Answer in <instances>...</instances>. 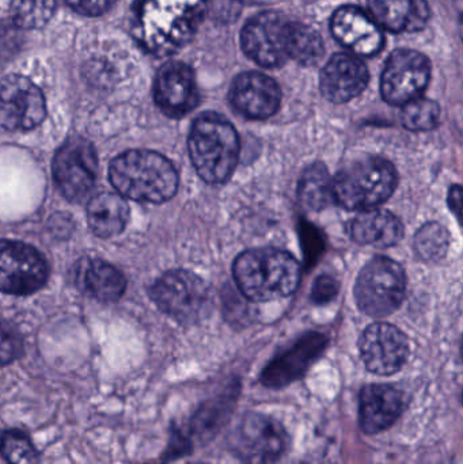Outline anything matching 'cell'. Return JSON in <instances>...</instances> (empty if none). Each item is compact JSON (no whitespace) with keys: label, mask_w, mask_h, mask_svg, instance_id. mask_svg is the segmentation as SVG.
<instances>
[{"label":"cell","mask_w":463,"mask_h":464,"mask_svg":"<svg viewBox=\"0 0 463 464\" xmlns=\"http://www.w3.org/2000/svg\"><path fill=\"white\" fill-rule=\"evenodd\" d=\"M206 0H140L141 44L157 56H170L192 41L206 15Z\"/></svg>","instance_id":"obj_1"},{"label":"cell","mask_w":463,"mask_h":464,"mask_svg":"<svg viewBox=\"0 0 463 464\" xmlns=\"http://www.w3.org/2000/svg\"><path fill=\"white\" fill-rule=\"evenodd\" d=\"M109 179L122 198L141 203H165L178 189V174L173 163L150 150H130L114 158Z\"/></svg>","instance_id":"obj_2"},{"label":"cell","mask_w":463,"mask_h":464,"mask_svg":"<svg viewBox=\"0 0 463 464\" xmlns=\"http://www.w3.org/2000/svg\"><path fill=\"white\" fill-rule=\"evenodd\" d=\"M234 280L253 302L290 296L301 281V266L287 251L264 247L245 251L234 262Z\"/></svg>","instance_id":"obj_3"},{"label":"cell","mask_w":463,"mask_h":464,"mask_svg":"<svg viewBox=\"0 0 463 464\" xmlns=\"http://www.w3.org/2000/svg\"><path fill=\"white\" fill-rule=\"evenodd\" d=\"M189 154L198 176L208 184H222L236 170L239 158V138L225 117L204 113L189 133Z\"/></svg>","instance_id":"obj_4"},{"label":"cell","mask_w":463,"mask_h":464,"mask_svg":"<svg viewBox=\"0 0 463 464\" xmlns=\"http://www.w3.org/2000/svg\"><path fill=\"white\" fill-rule=\"evenodd\" d=\"M397 187L394 166L383 158H366L342 169L333 179L334 201L348 211H371Z\"/></svg>","instance_id":"obj_5"},{"label":"cell","mask_w":463,"mask_h":464,"mask_svg":"<svg viewBox=\"0 0 463 464\" xmlns=\"http://www.w3.org/2000/svg\"><path fill=\"white\" fill-rule=\"evenodd\" d=\"M407 292V276L401 265L386 256L371 259L362 269L355 299L367 315L383 318L401 305Z\"/></svg>","instance_id":"obj_6"},{"label":"cell","mask_w":463,"mask_h":464,"mask_svg":"<svg viewBox=\"0 0 463 464\" xmlns=\"http://www.w3.org/2000/svg\"><path fill=\"white\" fill-rule=\"evenodd\" d=\"M287 430L268 414L249 411L231 433L228 446L244 464H277L288 449Z\"/></svg>","instance_id":"obj_7"},{"label":"cell","mask_w":463,"mask_h":464,"mask_svg":"<svg viewBox=\"0 0 463 464\" xmlns=\"http://www.w3.org/2000/svg\"><path fill=\"white\" fill-rule=\"evenodd\" d=\"M151 299L163 313L181 324H195L203 318L211 302L207 284L184 269L160 276L151 286Z\"/></svg>","instance_id":"obj_8"},{"label":"cell","mask_w":463,"mask_h":464,"mask_svg":"<svg viewBox=\"0 0 463 464\" xmlns=\"http://www.w3.org/2000/svg\"><path fill=\"white\" fill-rule=\"evenodd\" d=\"M98 158L94 146L86 139L70 138L53 158V179L67 200L81 203L94 189Z\"/></svg>","instance_id":"obj_9"},{"label":"cell","mask_w":463,"mask_h":464,"mask_svg":"<svg viewBox=\"0 0 463 464\" xmlns=\"http://www.w3.org/2000/svg\"><path fill=\"white\" fill-rule=\"evenodd\" d=\"M431 79V63L420 52L399 49L386 63L381 92L391 105L404 106L421 97Z\"/></svg>","instance_id":"obj_10"},{"label":"cell","mask_w":463,"mask_h":464,"mask_svg":"<svg viewBox=\"0 0 463 464\" xmlns=\"http://www.w3.org/2000/svg\"><path fill=\"white\" fill-rule=\"evenodd\" d=\"M290 27L291 21L283 14L274 11L258 14L242 30V48L257 64L269 68L279 67L290 59Z\"/></svg>","instance_id":"obj_11"},{"label":"cell","mask_w":463,"mask_h":464,"mask_svg":"<svg viewBox=\"0 0 463 464\" xmlns=\"http://www.w3.org/2000/svg\"><path fill=\"white\" fill-rule=\"evenodd\" d=\"M48 280L45 258L26 243L3 240L0 286L5 294L26 296L43 288Z\"/></svg>","instance_id":"obj_12"},{"label":"cell","mask_w":463,"mask_h":464,"mask_svg":"<svg viewBox=\"0 0 463 464\" xmlns=\"http://www.w3.org/2000/svg\"><path fill=\"white\" fill-rule=\"evenodd\" d=\"M46 116L43 92L24 76L8 75L2 82L0 121L5 130H30Z\"/></svg>","instance_id":"obj_13"},{"label":"cell","mask_w":463,"mask_h":464,"mask_svg":"<svg viewBox=\"0 0 463 464\" xmlns=\"http://www.w3.org/2000/svg\"><path fill=\"white\" fill-rule=\"evenodd\" d=\"M359 346L367 370L380 376L399 372L410 356V343L404 333L385 322L367 327Z\"/></svg>","instance_id":"obj_14"},{"label":"cell","mask_w":463,"mask_h":464,"mask_svg":"<svg viewBox=\"0 0 463 464\" xmlns=\"http://www.w3.org/2000/svg\"><path fill=\"white\" fill-rule=\"evenodd\" d=\"M154 98L166 116L179 119L190 113L200 100L192 68L179 62L163 65L155 78Z\"/></svg>","instance_id":"obj_15"},{"label":"cell","mask_w":463,"mask_h":464,"mask_svg":"<svg viewBox=\"0 0 463 464\" xmlns=\"http://www.w3.org/2000/svg\"><path fill=\"white\" fill-rule=\"evenodd\" d=\"M328 340L320 333H309L291 348L277 354L261 372L260 382L268 389L290 386L307 372L313 362L323 354Z\"/></svg>","instance_id":"obj_16"},{"label":"cell","mask_w":463,"mask_h":464,"mask_svg":"<svg viewBox=\"0 0 463 464\" xmlns=\"http://www.w3.org/2000/svg\"><path fill=\"white\" fill-rule=\"evenodd\" d=\"M334 38L356 56L370 57L383 46L380 24L361 8L344 5L333 14L331 22Z\"/></svg>","instance_id":"obj_17"},{"label":"cell","mask_w":463,"mask_h":464,"mask_svg":"<svg viewBox=\"0 0 463 464\" xmlns=\"http://www.w3.org/2000/svg\"><path fill=\"white\" fill-rule=\"evenodd\" d=\"M234 108L252 120H266L280 108L282 92L274 79L260 72H246L234 82L230 92Z\"/></svg>","instance_id":"obj_18"},{"label":"cell","mask_w":463,"mask_h":464,"mask_svg":"<svg viewBox=\"0 0 463 464\" xmlns=\"http://www.w3.org/2000/svg\"><path fill=\"white\" fill-rule=\"evenodd\" d=\"M321 92L333 103L359 97L369 84V70L356 54L337 53L321 72Z\"/></svg>","instance_id":"obj_19"},{"label":"cell","mask_w":463,"mask_h":464,"mask_svg":"<svg viewBox=\"0 0 463 464\" xmlns=\"http://www.w3.org/2000/svg\"><path fill=\"white\" fill-rule=\"evenodd\" d=\"M407 398L389 384H370L362 390L361 427L367 435L389 430L404 413Z\"/></svg>","instance_id":"obj_20"},{"label":"cell","mask_w":463,"mask_h":464,"mask_svg":"<svg viewBox=\"0 0 463 464\" xmlns=\"http://www.w3.org/2000/svg\"><path fill=\"white\" fill-rule=\"evenodd\" d=\"M370 14L391 33H415L426 29L431 8L426 0H369Z\"/></svg>","instance_id":"obj_21"},{"label":"cell","mask_w":463,"mask_h":464,"mask_svg":"<svg viewBox=\"0 0 463 464\" xmlns=\"http://www.w3.org/2000/svg\"><path fill=\"white\" fill-rule=\"evenodd\" d=\"M350 235L359 245L388 248L402 239L404 226L391 212L371 209L362 212L351 222Z\"/></svg>","instance_id":"obj_22"},{"label":"cell","mask_w":463,"mask_h":464,"mask_svg":"<svg viewBox=\"0 0 463 464\" xmlns=\"http://www.w3.org/2000/svg\"><path fill=\"white\" fill-rule=\"evenodd\" d=\"M130 219V208L121 195L103 192L94 196L87 206V222L98 237L120 234Z\"/></svg>","instance_id":"obj_23"},{"label":"cell","mask_w":463,"mask_h":464,"mask_svg":"<svg viewBox=\"0 0 463 464\" xmlns=\"http://www.w3.org/2000/svg\"><path fill=\"white\" fill-rule=\"evenodd\" d=\"M79 278L87 294L100 302L119 300L127 289L124 275L102 259L84 261L79 270Z\"/></svg>","instance_id":"obj_24"},{"label":"cell","mask_w":463,"mask_h":464,"mask_svg":"<svg viewBox=\"0 0 463 464\" xmlns=\"http://www.w3.org/2000/svg\"><path fill=\"white\" fill-rule=\"evenodd\" d=\"M298 198L304 208L315 212L323 211L334 200L333 179L325 166L317 163L304 171L299 181Z\"/></svg>","instance_id":"obj_25"},{"label":"cell","mask_w":463,"mask_h":464,"mask_svg":"<svg viewBox=\"0 0 463 464\" xmlns=\"http://www.w3.org/2000/svg\"><path fill=\"white\" fill-rule=\"evenodd\" d=\"M236 392L234 394L228 392L217 400L204 403L190 420V433L204 441L214 438L230 419L236 405Z\"/></svg>","instance_id":"obj_26"},{"label":"cell","mask_w":463,"mask_h":464,"mask_svg":"<svg viewBox=\"0 0 463 464\" xmlns=\"http://www.w3.org/2000/svg\"><path fill=\"white\" fill-rule=\"evenodd\" d=\"M323 53H325V46L317 30L299 22H291L290 37H288L290 59L304 65H313L323 59Z\"/></svg>","instance_id":"obj_27"},{"label":"cell","mask_w":463,"mask_h":464,"mask_svg":"<svg viewBox=\"0 0 463 464\" xmlns=\"http://www.w3.org/2000/svg\"><path fill=\"white\" fill-rule=\"evenodd\" d=\"M56 0H10L11 21L22 29H38L51 21Z\"/></svg>","instance_id":"obj_28"},{"label":"cell","mask_w":463,"mask_h":464,"mask_svg":"<svg viewBox=\"0 0 463 464\" xmlns=\"http://www.w3.org/2000/svg\"><path fill=\"white\" fill-rule=\"evenodd\" d=\"M401 121L407 130L413 132L432 130L440 121L439 105L429 98H416L402 106Z\"/></svg>","instance_id":"obj_29"},{"label":"cell","mask_w":463,"mask_h":464,"mask_svg":"<svg viewBox=\"0 0 463 464\" xmlns=\"http://www.w3.org/2000/svg\"><path fill=\"white\" fill-rule=\"evenodd\" d=\"M449 247H450V235L439 223H427L416 234V253L424 261H440L445 258Z\"/></svg>","instance_id":"obj_30"},{"label":"cell","mask_w":463,"mask_h":464,"mask_svg":"<svg viewBox=\"0 0 463 464\" xmlns=\"http://www.w3.org/2000/svg\"><path fill=\"white\" fill-rule=\"evenodd\" d=\"M3 459L8 464H40V454L26 433L8 430L2 435Z\"/></svg>","instance_id":"obj_31"},{"label":"cell","mask_w":463,"mask_h":464,"mask_svg":"<svg viewBox=\"0 0 463 464\" xmlns=\"http://www.w3.org/2000/svg\"><path fill=\"white\" fill-rule=\"evenodd\" d=\"M301 240L306 264L313 266L323 251V234L314 226L304 222L301 225Z\"/></svg>","instance_id":"obj_32"},{"label":"cell","mask_w":463,"mask_h":464,"mask_svg":"<svg viewBox=\"0 0 463 464\" xmlns=\"http://www.w3.org/2000/svg\"><path fill=\"white\" fill-rule=\"evenodd\" d=\"M22 351L24 346H22L21 337L13 329H8L5 322L2 332V364L7 365L18 359Z\"/></svg>","instance_id":"obj_33"},{"label":"cell","mask_w":463,"mask_h":464,"mask_svg":"<svg viewBox=\"0 0 463 464\" xmlns=\"http://www.w3.org/2000/svg\"><path fill=\"white\" fill-rule=\"evenodd\" d=\"M339 283L332 276L323 275L315 280L313 286L312 299L317 304L332 302L339 294Z\"/></svg>","instance_id":"obj_34"},{"label":"cell","mask_w":463,"mask_h":464,"mask_svg":"<svg viewBox=\"0 0 463 464\" xmlns=\"http://www.w3.org/2000/svg\"><path fill=\"white\" fill-rule=\"evenodd\" d=\"M65 2L82 15L97 16L106 13L114 0H65Z\"/></svg>","instance_id":"obj_35"},{"label":"cell","mask_w":463,"mask_h":464,"mask_svg":"<svg viewBox=\"0 0 463 464\" xmlns=\"http://www.w3.org/2000/svg\"><path fill=\"white\" fill-rule=\"evenodd\" d=\"M449 207H450L451 212L454 217L458 219V222L463 226V188L456 187L450 188L449 192Z\"/></svg>","instance_id":"obj_36"},{"label":"cell","mask_w":463,"mask_h":464,"mask_svg":"<svg viewBox=\"0 0 463 464\" xmlns=\"http://www.w3.org/2000/svg\"><path fill=\"white\" fill-rule=\"evenodd\" d=\"M236 2L244 3V5H264V3L271 2V0H236Z\"/></svg>","instance_id":"obj_37"},{"label":"cell","mask_w":463,"mask_h":464,"mask_svg":"<svg viewBox=\"0 0 463 464\" xmlns=\"http://www.w3.org/2000/svg\"><path fill=\"white\" fill-rule=\"evenodd\" d=\"M459 27H461V37L463 41V14L461 15V21H459Z\"/></svg>","instance_id":"obj_38"},{"label":"cell","mask_w":463,"mask_h":464,"mask_svg":"<svg viewBox=\"0 0 463 464\" xmlns=\"http://www.w3.org/2000/svg\"><path fill=\"white\" fill-rule=\"evenodd\" d=\"M462 353H463V340H462Z\"/></svg>","instance_id":"obj_39"}]
</instances>
